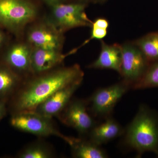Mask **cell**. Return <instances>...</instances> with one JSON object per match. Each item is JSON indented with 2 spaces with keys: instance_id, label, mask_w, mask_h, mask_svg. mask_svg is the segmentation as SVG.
I'll list each match as a JSON object with an SVG mask.
<instances>
[{
  "instance_id": "1",
  "label": "cell",
  "mask_w": 158,
  "mask_h": 158,
  "mask_svg": "<svg viewBox=\"0 0 158 158\" xmlns=\"http://www.w3.org/2000/svg\"><path fill=\"white\" fill-rule=\"evenodd\" d=\"M84 73L78 64L59 66L43 73L32 75L23 81L12 96L10 108L12 115L34 111L41 103L57 90L82 83Z\"/></svg>"
},
{
  "instance_id": "2",
  "label": "cell",
  "mask_w": 158,
  "mask_h": 158,
  "mask_svg": "<svg viewBox=\"0 0 158 158\" xmlns=\"http://www.w3.org/2000/svg\"><path fill=\"white\" fill-rule=\"evenodd\" d=\"M123 135L125 145L135 151L137 156L146 152L158 156V114L145 105H141Z\"/></svg>"
},
{
  "instance_id": "3",
  "label": "cell",
  "mask_w": 158,
  "mask_h": 158,
  "mask_svg": "<svg viewBox=\"0 0 158 158\" xmlns=\"http://www.w3.org/2000/svg\"><path fill=\"white\" fill-rule=\"evenodd\" d=\"M35 0H0V27L23 38L29 24L40 17Z\"/></svg>"
},
{
  "instance_id": "4",
  "label": "cell",
  "mask_w": 158,
  "mask_h": 158,
  "mask_svg": "<svg viewBox=\"0 0 158 158\" xmlns=\"http://www.w3.org/2000/svg\"><path fill=\"white\" fill-rule=\"evenodd\" d=\"M88 5L75 2H65L49 7L46 16L60 32L65 33L71 29L91 27L92 22L88 18L85 9Z\"/></svg>"
},
{
  "instance_id": "5",
  "label": "cell",
  "mask_w": 158,
  "mask_h": 158,
  "mask_svg": "<svg viewBox=\"0 0 158 158\" xmlns=\"http://www.w3.org/2000/svg\"><path fill=\"white\" fill-rule=\"evenodd\" d=\"M23 36L33 47L62 51L65 37L46 15L38 18L27 27Z\"/></svg>"
},
{
  "instance_id": "6",
  "label": "cell",
  "mask_w": 158,
  "mask_h": 158,
  "mask_svg": "<svg viewBox=\"0 0 158 158\" xmlns=\"http://www.w3.org/2000/svg\"><path fill=\"white\" fill-rule=\"evenodd\" d=\"M10 124L13 127L20 131L40 137L56 136L66 142L68 136L59 131L52 121L34 112H20L13 114L10 119Z\"/></svg>"
},
{
  "instance_id": "7",
  "label": "cell",
  "mask_w": 158,
  "mask_h": 158,
  "mask_svg": "<svg viewBox=\"0 0 158 158\" xmlns=\"http://www.w3.org/2000/svg\"><path fill=\"white\" fill-rule=\"evenodd\" d=\"M122 56L119 74L132 88L143 76L150 63L134 41L121 44Z\"/></svg>"
},
{
  "instance_id": "8",
  "label": "cell",
  "mask_w": 158,
  "mask_h": 158,
  "mask_svg": "<svg viewBox=\"0 0 158 158\" xmlns=\"http://www.w3.org/2000/svg\"><path fill=\"white\" fill-rule=\"evenodd\" d=\"M131 88L122 80L109 87L98 89L89 99V110L95 117H110L116 104Z\"/></svg>"
},
{
  "instance_id": "9",
  "label": "cell",
  "mask_w": 158,
  "mask_h": 158,
  "mask_svg": "<svg viewBox=\"0 0 158 158\" xmlns=\"http://www.w3.org/2000/svg\"><path fill=\"white\" fill-rule=\"evenodd\" d=\"M17 38L15 41L6 45L0 60L23 78L27 79L32 75L31 56L33 47L23 37Z\"/></svg>"
},
{
  "instance_id": "10",
  "label": "cell",
  "mask_w": 158,
  "mask_h": 158,
  "mask_svg": "<svg viewBox=\"0 0 158 158\" xmlns=\"http://www.w3.org/2000/svg\"><path fill=\"white\" fill-rule=\"evenodd\" d=\"M88 107L87 102L85 100L70 101L59 115L60 119L63 123L73 128L81 135H88L97 123L88 113Z\"/></svg>"
},
{
  "instance_id": "11",
  "label": "cell",
  "mask_w": 158,
  "mask_h": 158,
  "mask_svg": "<svg viewBox=\"0 0 158 158\" xmlns=\"http://www.w3.org/2000/svg\"><path fill=\"white\" fill-rule=\"evenodd\" d=\"M78 48L67 53L62 51L33 47L31 56V71L32 75L38 74L62 65L66 57L75 53Z\"/></svg>"
},
{
  "instance_id": "12",
  "label": "cell",
  "mask_w": 158,
  "mask_h": 158,
  "mask_svg": "<svg viewBox=\"0 0 158 158\" xmlns=\"http://www.w3.org/2000/svg\"><path fill=\"white\" fill-rule=\"evenodd\" d=\"M81 83L72 84L57 90L38 106L34 112L51 119L54 116H59Z\"/></svg>"
},
{
  "instance_id": "13",
  "label": "cell",
  "mask_w": 158,
  "mask_h": 158,
  "mask_svg": "<svg viewBox=\"0 0 158 158\" xmlns=\"http://www.w3.org/2000/svg\"><path fill=\"white\" fill-rule=\"evenodd\" d=\"M101 40V51L98 58L88 65L91 69H111L120 73L122 50L121 44H109Z\"/></svg>"
},
{
  "instance_id": "14",
  "label": "cell",
  "mask_w": 158,
  "mask_h": 158,
  "mask_svg": "<svg viewBox=\"0 0 158 158\" xmlns=\"http://www.w3.org/2000/svg\"><path fill=\"white\" fill-rule=\"evenodd\" d=\"M124 129L118 122L112 117L105 118L101 124H97L88 134V139L101 146L115 138L123 135Z\"/></svg>"
},
{
  "instance_id": "15",
  "label": "cell",
  "mask_w": 158,
  "mask_h": 158,
  "mask_svg": "<svg viewBox=\"0 0 158 158\" xmlns=\"http://www.w3.org/2000/svg\"><path fill=\"white\" fill-rule=\"evenodd\" d=\"M24 79L0 60V99L7 101L13 96Z\"/></svg>"
},
{
  "instance_id": "16",
  "label": "cell",
  "mask_w": 158,
  "mask_h": 158,
  "mask_svg": "<svg viewBox=\"0 0 158 158\" xmlns=\"http://www.w3.org/2000/svg\"><path fill=\"white\" fill-rule=\"evenodd\" d=\"M66 143L70 146L73 155L77 158H105L108 155L101 146L89 139L69 137Z\"/></svg>"
},
{
  "instance_id": "17",
  "label": "cell",
  "mask_w": 158,
  "mask_h": 158,
  "mask_svg": "<svg viewBox=\"0 0 158 158\" xmlns=\"http://www.w3.org/2000/svg\"><path fill=\"white\" fill-rule=\"evenodd\" d=\"M134 42L150 63L158 61V32L149 33Z\"/></svg>"
},
{
  "instance_id": "18",
  "label": "cell",
  "mask_w": 158,
  "mask_h": 158,
  "mask_svg": "<svg viewBox=\"0 0 158 158\" xmlns=\"http://www.w3.org/2000/svg\"><path fill=\"white\" fill-rule=\"evenodd\" d=\"M158 88V61L149 64L141 80L133 86L135 90Z\"/></svg>"
},
{
  "instance_id": "19",
  "label": "cell",
  "mask_w": 158,
  "mask_h": 158,
  "mask_svg": "<svg viewBox=\"0 0 158 158\" xmlns=\"http://www.w3.org/2000/svg\"><path fill=\"white\" fill-rule=\"evenodd\" d=\"M53 156L52 150L41 142H37L29 145L22 151L18 155L20 158H50Z\"/></svg>"
},
{
  "instance_id": "20",
  "label": "cell",
  "mask_w": 158,
  "mask_h": 158,
  "mask_svg": "<svg viewBox=\"0 0 158 158\" xmlns=\"http://www.w3.org/2000/svg\"><path fill=\"white\" fill-rule=\"evenodd\" d=\"M90 27H91V30L90 37L87 40H86L85 43H84L82 46L87 44L92 40L96 39L102 40L105 38L107 34V29L102 28L101 27L93 25H91Z\"/></svg>"
},
{
  "instance_id": "21",
  "label": "cell",
  "mask_w": 158,
  "mask_h": 158,
  "mask_svg": "<svg viewBox=\"0 0 158 158\" xmlns=\"http://www.w3.org/2000/svg\"><path fill=\"white\" fill-rule=\"evenodd\" d=\"M92 25L108 30L110 26V23L106 19L103 17H99L92 22Z\"/></svg>"
},
{
  "instance_id": "22",
  "label": "cell",
  "mask_w": 158,
  "mask_h": 158,
  "mask_svg": "<svg viewBox=\"0 0 158 158\" xmlns=\"http://www.w3.org/2000/svg\"><path fill=\"white\" fill-rule=\"evenodd\" d=\"M3 29L0 27V51L2 50L8 44V38Z\"/></svg>"
},
{
  "instance_id": "23",
  "label": "cell",
  "mask_w": 158,
  "mask_h": 158,
  "mask_svg": "<svg viewBox=\"0 0 158 158\" xmlns=\"http://www.w3.org/2000/svg\"><path fill=\"white\" fill-rule=\"evenodd\" d=\"M37 1L44 3L49 7L59 3L68 2V0H37Z\"/></svg>"
},
{
  "instance_id": "24",
  "label": "cell",
  "mask_w": 158,
  "mask_h": 158,
  "mask_svg": "<svg viewBox=\"0 0 158 158\" xmlns=\"http://www.w3.org/2000/svg\"><path fill=\"white\" fill-rule=\"evenodd\" d=\"M6 101L0 99V121L6 115L7 107Z\"/></svg>"
},
{
  "instance_id": "25",
  "label": "cell",
  "mask_w": 158,
  "mask_h": 158,
  "mask_svg": "<svg viewBox=\"0 0 158 158\" xmlns=\"http://www.w3.org/2000/svg\"><path fill=\"white\" fill-rule=\"evenodd\" d=\"M68 2L83 3L88 6L89 3L93 2V0H68Z\"/></svg>"
},
{
  "instance_id": "26",
  "label": "cell",
  "mask_w": 158,
  "mask_h": 158,
  "mask_svg": "<svg viewBox=\"0 0 158 158\" xmlns=\"http://www.w3.org/2000/svg\"><path fill=\"white\" fill-rule=\"evenodd\" d=\"M108 1V0H93V2L96 4H103Z\"/></svg>"
}]
</instances>
